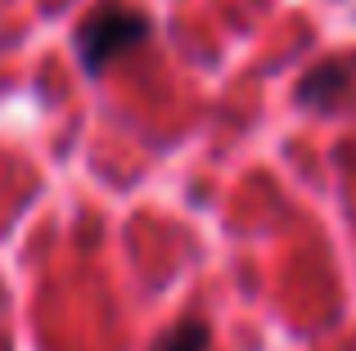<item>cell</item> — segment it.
I'll return each mask as SVG.
<instances>
[{"instance_id":"1","label":"cell","mask_w":356,"mask_h":351,"mask_svg":"<svg viewBox=\"0 0 356 351\" xmlns=\"http://www.w3.org/2000/svg\"><path fill=\"white\" fill-rule=\"evenodd\" d=\"M145 36H149L145 14H136V9H127V5H99L77 32V54L90 72H104L118 54L136 50Z\"/></svg>"},{"instance_id":"2","label":"cell","mask_w":356,"mask_h":351,"mask_svg":"<svg viewBox=\"0 0 356 351\" xmlns=\"http://www.w3.org/2000/svg\"><path fill=\"white\" fill-rule=\"evenodd\" d=\"M163 351H208V329L199 320H185L181 329H172V338L163 343Z\"/></svg>"}]
</instances>
